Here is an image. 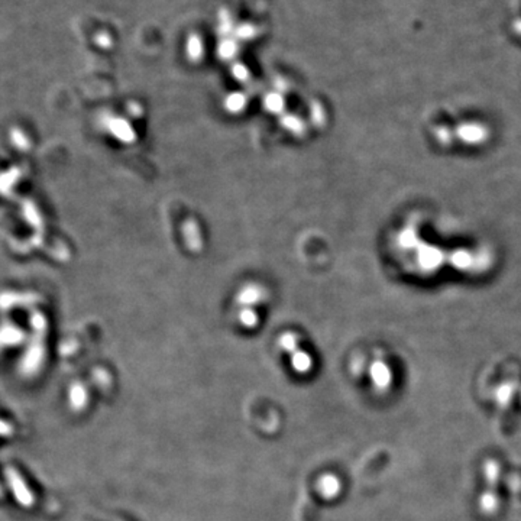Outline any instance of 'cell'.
I'll use <instances>...</instances> for the list:
<instances>
[{"mask_svg":"<svg viewBox=\"0 0 521 521\" xmlns=\"http://www.w3.org/2000/svg\"><path fill=\"white\" fill-rule=\"evenodd\" d=\"M13 433V427L9 426L6 421L0 420V435L2 436H10Z\"/></svg>","mask_w":521,"mask_h":521,"instance_id":"obj_2","label":"cell"},{"mask_svg":"<svg viewBox=\"0 0 521 521\" xmlns=\"http://www.w3.org/2000/svg\"><path fill=\"white\" fill-rule=\"evenodd\" d=\"M0 496H2V489H0Z\"/></svg>","mask_w":521,"mask_h":521,"instance_id":"obj_3","label":"cell"},{"mask_svg":"<svg viewBox=\"0 0 521 521\" xmlns=\"http://www.w3.org/2000/svg\"><path fill=\"white\" fill-rule=\"evenodd\" d=\"M6 474H8L9 484H10L13 492H15V496H16V500H18L22 505H26V507L31 505L32 501H34V500H32V496H31L30 489L26 488V485L23 484V481L21 479L19 474H18L15 470H12V467H9V470L6 471Z\"/></svg>","mask_w":521,"mask_h":521,"instance_id":"obj_1","label":"cell"}]
</instances>
